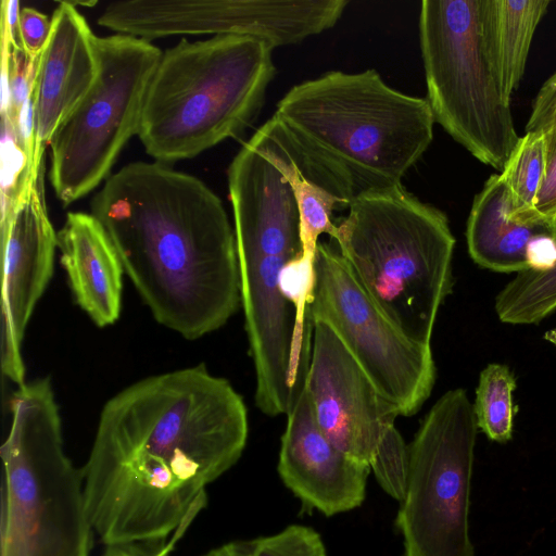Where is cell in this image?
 Here are the masks:
<instances>
[{"label":"cell","mask_w":556,"mask_h":556,"mask_svg":"<svg viewBox=\"0 0 556 556\" xmlns=\"http://www.w3.org/2000/svg\"><path fill=\"white\" fill-rule=\"evenodd\" d=\"M248 434L242 396L204 364L123 389L104 404L81 469L93 533L105 546L185 534Z\"/></svg>","instance_id":"obj_1"},{"label":"cell","mask_w":556,"mask_h":556,"mask_svg":"<svg viewBox=\"0 0 556 556\" xmlns=\"http://www.w3.org/2000/svg\"><path fill=\"white\" fill-rule=\"evenodd\" d=\"M91 214L159 324L197 340L237 312L235 229L202 180L163 163L134 162L106 179Z\"/></svg>","instance_id":"obj_2"},{"label":"cell","mask_w":556,"mask_h":556,"mask_svg":"<svg viewBox=\"0 0 556 556\" xmlns=\"http://www.w3.org/2000/svg\"><path fill=\"white\" fill-rule=\"evenodd\" d=\"M275 115L355 198L401 186L430 146L435 122L427 98L391 88L375 70L332 71L295 85Z\"/></svg>","instance_id":"obj_3"},{"label":"cell","mask_w":556,"mask_h":556,"mask_svg":"<svg viewBox=\"0 0 556 556\" xmlns=\"http://www.w3.org/2000/svg\"><path fill=\"white\" fill-rule=\"evenodd\" d=\"M274 49L258 37L219 35L165 50L141 113L146 152L159 163L176 162L243 134L275 75Z\"/></svg>","instance_id":"obj_4"},{"label":"cell","mask_w":556,"mask_h":556,"mask_svg":"<svg viewBox=\"0 0 556 556\" xmlns=\"http://www.w3.org/2000/svg\"><path fill=\"white\" fill-rule=\"evenodd\" d=\"M336 225L331 240L375 304L407 338L430 345L453 288L445 213L401 185L356 197Z\"/></svg>","instance_id":"obj_5"},{"label":"cell","mask_w":556,"mask_h":556,"mask_svg":"<svg viewBox=\"0 0 556 556\" xmlns=\"http://www.w3.org/2000/svg\"><path fill=\"white\" fill-rule=\"evenodd\" d=\"M10 410L1 446V556H90L83 473L64 451L50 379L20 386Z\"/></svg>","instance_id":"obj_6"},{"label":"cell","mask_w":556,"mask_h":556,"mask_svg":"<svg viewBox=\"0 0 556 556\" xmlns=\"http://www.w3.org/2000/svg\"><path fill=\"white\" fill-rule=\"evenodd\" d=\"M419 39L434 121L501 173L520 137L485 54L480 0H424Z\"/></svg>","instance_id":"obj_7"},{"label":"cell","mask_w":556,"mask_h":556,"mask_svg":"<svg viewBox=\"0 0 556 556\" xmlns=\"http://www.w3.org/2000/svg\"><path fill=\"white\" fill-rule=\"evenodd\" d=\"M98 77L50 140L49 179L70 205L106 178L126 142L138 135L150 80L162 51L149 40L116 34L94 38Z\"/></svg>","instance_id":"obj_8"},{"label":"cell","mask_w":556,"mask_h":556,"mask_svg":"<svg viewBox=\"0 0 556 556\" xmlns=\"http://www.w3.org/2000/svg\"><path fill=\"white\" fill-rule=\"evenodd\" d=\"M478 426L464 389L444 393L408 445L406 490L395 519L404 556H475L469 534Z\"/></svg>","instance_id":"obj_9"},{"label":"cell","mask_w":556,"mask_h":556,"mask_svg":"<svg viewBox=\"0 0 556 556\" xmlns=\"http://www.w3.org/2000/svg\"><path fill=\"white\" fill-rule=\"evenodd\" d=\"M307 314L326 323L400 416L415 415L435 382L430 345L407 338L375 304L336 243L318 241Z\"/></svg>","instance_id":"obj_10"},{"label":"cell","mask_w":556,"mask_h":556,"mask_svg":"<svg viewBox=\"0 0 556 556\" xmlns=\"http://www.w3.org/2000/svg\"><path fill=\"white\" fill-rule=\"evenodd\" d=\"M309 18L301 0H127L108 4L98 24L146 40L173 35H247L276 48L301 42Z\"/></svg>","instance_id":"obj_11"},{"label":"cell","mask_w":556,"mask_h":556,"mask_svg":"<svg viewBox=\"0 0 556 556\" xmlns=\"http://www.w3.org/2000/svg\"><path fill=\"white\" fill-rule=\"evenodd\" d=\"M304 387L323 433L349 457L370 467L399 412L320 320L313 323Z\"/></svg>","instance_id":"obj_12"},{"label":"cell","mask_w":556,"mask_h":556,"mask_svg":"<svg viewBox=\"0 0 556 556\" xmlns=\"http://www.w3.org/2000/svg\"><path fill=\"white\" fill-rule=\"evenodd\" d=\"M45 167L11 217L1 222V370L17 387L25 383L22 342L53 276L58 232L49 218Z\"/></svg>","instance_id":"obj_13"},{"label":"cell","mask_w":556,"mask_h":556,"mask_svg":"<svg viewBox=\"0 0 556 556\" xmlns=\"http://www.w3.org/2000/svg\"><path fill=\"white\" fill-rule=\"evenodd\" d=\"M370 471L323 433L303 387L287 413L281 437L278 472L285 485L305 508L332 516L363 504Z\"/></svg>","instance_id":"obj_14"},{"label":"cell","mask_w":556,"mask_h":556,"mask_svg":"<svg viewBox=\"0 0 556 556\" xmlns=\"http://www.w3.org/2000/svg\"><path fill=\"white\" fill-rule=\"evenodd\" d=\"M51 26L33 92L36 173L45 165V149L55 130L89 92L99 74L96 35L75 4L60 2Z\"/></svg>","instance_id":"obj_15"},{"label":"cell","mask_w":556,"mask_h":556,"mask_svg":"<svg viewBox=\"0 0 556 556\" xmlns=\"http://www.w3.org/2000/svg\"><path fill=\"white\" fill-rule=\"evenodd\" d=\"M58 248L77 305L100 328L115 324L122 311L125 271L101 223L92 214L67 213L58 232Z\"/></svg>","instance_id":"obj_16"},{"label":"cell","mask_w":556,"mask_h":556,"mask_svg":"<svg viewBox=\"0 0 556 556\" xmlns=\"http://www.w3.org/2000/svg\"><path fill=\"white\" fill-rule=\"evenodd\" d=\"M510 193L500 174L491 175L476 194L467 220L470 257L480 267L498 273L528 269L527 245L540 235L556 237V222L521 224L509 218Z\"/></svg>","instance_id":"obj_17"},{"label":"cell","mask_w":556,"mask_h":556,"mask_svg":"<svg viewBox=\"0 0 556 556\" xmlns=\"http://www.w3.org/2000/svg\"><path fill=\"white\" fill-rule=\"evenodd\" d=\"M549 4V0H480L485 54L509 100L522 80L534 31Z\"/></svg>","instance_id":"obj_18"},{"label":"cell","mask_w":556,"mask_h":556,"mask_svg":"<svg viewBox=\"0 0 556 556\" xmlns=\"http://www.w3.org/2000/svg\"><path fill=\"white\" fill-rule=\"evenodd\" d=\"M510 193L509 218L521 224L556 222L543 218L535 203L545 175L543 131L520 137L504 169L500 173Z\"/></svg>","instance_id":"obj_19"},{"label":"cell","mask_w":556,"mask_h":556,"mask_svg":"<svg viewBox=\"0 0 556 556\" xmlns=\"http://www.w3.org/2000/svg\"><path fill=\"white\" fill-rule=\"evenodd\" d=\"M498 319L510 325H533L556 309V264L546 270L516 274L496 295Z\"/></svg>","instance_id":"obj_20"},{"label":"cell","mask_w":556,"mask_h":556,"mask_svg":"<svg viewBox=\"0 0 556 556\" xmlns=\"http://www.w3.org/2000/svg\"><path fill=\"white\" fill-rule=\"evenodd\" d=\"M516 378L503 364H489L479 376L473 413L478 429L491 441L506 443L513 438Z\"/></svg>","instance_id":"obj_21"},{"label":"cell","mask_w":556,"mask_h":556,"mask_svg":"<svg viewBox=\"0 0 556 556\" xmlns=\"http://www.w3.org/2000/svg\"><path fill=\"white\" fill-rule=\"evenodd\" d=\"M202 556H326V547L313 528L292 525L273 535L226 543Z\"/></svg>","instance_id":"obj_22"},{"label":"cell","mask_w":556,"mask_h":556,"mask_svg":"<svg viewBox=\"0 0 556 556\" xmlns=\"http://www.w3.org/2000/svg\"><path fill=\"white\" fill-rule=\"evenodd\" d=\"M370 470L386 493L400 502L403 500L408 475V446L395 426L386 433Z\"/></svg>","instance_id":"obj_23"},{"label":"cell","mask_w":556,"mask_h":556,"mask_svg":"<svg viewBox=\"0 0 556 556\" xmlns=\"http://www.w3.org/2000/svg\"><path fill=\"white\" fill-rule=\"evenodd\" d=\"M545 142V175L535 211L545 219L556 220V121L542 130Z\"/></svg>","instance_id":"obj_24"},{"label":"cell","mask_w":556,"mask_h":556,"mask_svg":"<svg viewBox=\"0 0 556 556\" xmlns=\"http://www.w3.org/2000/svg\"><path fill=\"white\" fill-rule=\"evenodd\" d=\"M51 27L47 15L33 8L21 9L18 37L23 50L30 59H39L49 40Z\"/></svg>","instance_id":"obj_25"},{"label":"cell","mask_w":556,"mask_h":556,"mask_svg":"<svg viewBox=\"0 0 556 556\" xmlns=\"http://www.w3.org/2000/svg\"><path fill=\"white\" fill-rule=\"evenodd\" d=\"M556 121V72L543 84L532 101L526 132L542 131Z\"/></svg>","instance_id":"obj_26"},{"label":"cell","mask_w":556,"mask_h":556,"mask_svg":"<svg viewBox=\"0 0 556 556\" xmlns=\"http://www.w3.org/2000/svg\"><path fill=\"white\" fill-rule=\"evenodd\" d=\"M173 545L166 540L135 541L106 545L100 556H170Z\"/></svg>","instance_id":"obj_27"},{"label":"cell","mask_w":556,"mask_h":556,"mask_svg":"<svg viewBox=\"0 0 556 556\" xmlns=\"http://www.w3.org/2000/svg\"><path fill=\"white\" fill-rule=\"evenodd\" d=\"M528 268L546 270L556 264V237L540 235L532 238L526 251Z\"/></svg>","instance_id":"obj_28"},{"label":"cell","mask_w":556,"mask_h":556,"mask_svg":"<svg viewBox=\"0 0 556 556\" xmlns=\"http://www.w3.org/2000/svg\"><path fill=\"white\" fill-rule=\"evenodd\" d=\"M544 339L556 346V329L548 330L544 333Z\"/></svg>","instance_id":"obj_29"}]
</instances>
